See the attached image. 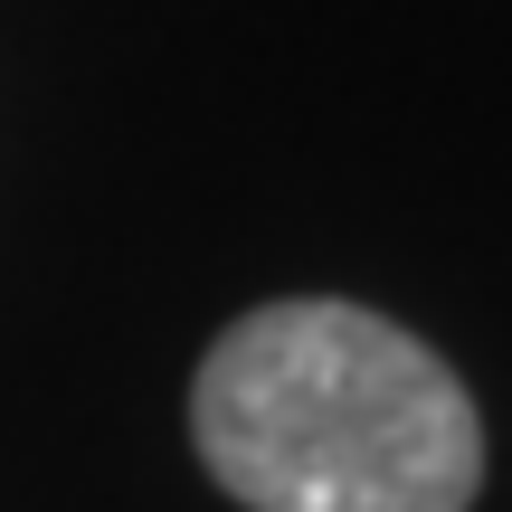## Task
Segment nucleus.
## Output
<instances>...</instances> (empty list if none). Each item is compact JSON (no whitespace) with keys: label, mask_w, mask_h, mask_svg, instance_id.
Segmentation results:
<instances>
[{"label":"nucleus","mask_w":512,"mask_h":512,"mask_svg":"<svg viewBox=\"0 0 512 512\" xmlns=\"http://www.w3.org/2000/svg\"><path fill=\"white\" fill-rule=\"evenodd\" d=\"M190 437L247 512H465L484 484L465 380L389 313L332 294L256 304L209 342Z\"/></svg>","instance_id":"nucleus-1"}]
</instances>
